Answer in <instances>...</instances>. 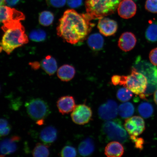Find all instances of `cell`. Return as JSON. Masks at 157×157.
I'll use <instances>...</instances> for the list:
<instances>
[{
  "instance_id": "cell-17",
  "label": "cell",
  "mask_w": 157,
  "mask_h": 157,
  "mask_svg": "<svg viewBox=\"0 0 157 157\" xmlns=\"http://www.w3.org/2000/svg\"><path fill=\"white\" fill-rule=\"evenodd\" d=\"M58 131L52 126L45 127L41 131L39 134V139L43 144L49 147L56 140Z\"/></svg>"
},
{
  "instance_id": "cell-8",
  "label": "cell",
  "mask_w": 157,
  "mask_h": 157,
  "mask_svg": "<svg viewBox=\"0 0 157 157\" xmlns=\"http://www.w3.org/2000/svg\"><path fill=\"white\" fill-rule=\"evenodd\" d=\"M93 115L91 108L85 104L76 106L71 114L73 122L77 124L84 125L91 120Z\"/></svg>"
},
{
  "instance_id": "cell-11",
  "label": "cell",
  "mask_w": 157,
  "mask_h": 157,
  "mask_svg": "<svg viewBox=\"0 0 157 157\" xmlns=\"http://www.w3.org/2000/svg\"><path fill=\"white\" fill-rule=\"evenodd\" d=\"M118 109L116 102L113 100H108L99 108L98 113L100 117L105 120H110L117 117Z\"/></svg>"
},
{
  "instance_id": "cell-4",
  "label": "cell",
  "mask_w": 157,
  "mask_h": 157,
  "mask_svg": "<svg viewBox=\"0 0 157 157\" xmlns=\"http://www.w3.org/2000/svg\"><path fill=\"white\" fill-rule=\"evenodd\" d=\"M121 0H86L87 14L92 20L100 19L113 14Z\"/></svg>"
},
{
  "instance_id": "cell-34",
  "label": "cell",
  "mask_w": 157,
  "mask_h": 157,
  "mask_svg": "<svg viewBox=\"0 0 157 157\" xmlns=\"http://www.w3.org/2000/svg\"><path fill=\"white\" fill-rule=\"evenodd\" d=\"M130 139L135 143V147L136 148L142 150L144 140L142 138H138L137 136H130Z\"/></svg>"
},
{
  "instance_id": "cell-20",
  "label": "cell",
  "mask_w": 157,
  "mask_h": 157,
  "mask_svg": "<svg viewBox=\"0 0 157 157\" xmlns=\"http://www.w3.org/2000/svg\"><path fill=\"white\" fill-rule=\"evenodd\" d=\"M41 66L43 69L50 76L53 75L57 70L56 61L51 56H47L42 60Z\"/></svg>"
},
{
  "instance_id": "cell-39",
  "label": "cell",
  "mask_w": 157,
  "mask_h": 157,
  "mask_svg": "<svg viewBox=\"0 0 157 157\" xmlns=\"http://www.w3.org/2000/svg\"><path fill=\"white\" fill-rule=\"evenodd\" d=\"M154 99L156 105H157V90L155 92L154 94Z\"/></svg>"
},
{
  "instance_id": "cell-6",
  "label": "cell",
  "mask_w": 157,
  "mask_h": 157,
  "mask_svg": "<svg viewBox=\"0 0 157 157\" xmlns=\"http://www.w3.org/2000/svg\"><path fill=\"white\" fill-rule=\"evenodd\" d=\"M102 133L107 141H117L124 143L128 141V135L121 121L117 119L107 121L102 127Z\"/></svg>"
},
{
  "instance_id": "cell-18",
  "label": "cell",
  "mask_w": 157,
  "mask_h": 157,
  "mask_svg": "<svg viewBox=\"0 0 157 157\" xmlns=\"http://www.w3.org/2000/svg\"><path fill=\"white\" fill-rule=\"evenodd\" d=\"M105 154L109 157H120L124 152V148L122 145L117 141L109 143L105 149Z\"/></svg>"
},
{
  "instance_id": "cell-5",
  "label": "cell",
  "mask_w": 157,
  "mask_h": 157,
  "mask_svg": "<svg viewBox=\"0 0 157 157\" xmlns=\"http://www.w3.org/2000/svg\"><path fill=\"white\" fill-rule=\"evenodd\" d=\"M25 106L27 114L37 124H44V120L50 113V107L46 102L40 98H33L27 101Z\"/></svg>"
},
{
  "instance_id": "cell-30",
  "label": "cell",
  "mask_w": 157,
  "mask_h": 157,
  "mask_svg": "<svg viewBox=\"0 0 157 157\" xmlns=\"http://www.w3.org/2000/svg\"><path fill=\"white\" fill-rule=\"evenodd\" d=\"M11 130V125L7 120L0 118V137L7 136Z\"/></svg>"
},
{
  "instance_id": "cell-16",
  "label": "cell",
  "mask_w": 157,
  "mask_h": 157,
  "mask_svg": "<svg viewBox=\"0 0 157 157\" xmlns=\"http://www.w3.org/2000/svg\"><path fill=\"white\" fill-rule=\"evenodd\" d=\"M76 106L75 101L72 96H63L59 98L57 101L58 110L63 115L71 112Z\"/></svg>"
},
{
  "instance_id": "cell-32",
  "label": "cell",
  "mask_w": 157,
  "mask_h": 157,
  "mask_svg": "<svg viewBox=\"0 0 157 157\" xmlns=\"http://www.w3.org/2000/svg\"><path fill=\"white\" fill-rule=\"evenodd\" d=\"M145 7L150 12L157 13V0H146Z\"/></svg>"
},
{
  "instance_id": "cell-31",
  "label": "cell",
  "mask_w": 157,
  "mask_h": 157,
  "mask_svg": "<svg viewBox=\"0 0 157 157\" xmlns=\"http://www.w3.org/2000/svg\"><path fill=\"white\" fill-rule=\"evenodd\" d=\"M60 155L63 157H75L76 156L77 152L74 147L66 146L61 151Z\"/></svg>"
},
{
  "instance_id": "cell-36",
  "label": "cell",
  "mask_w": 157,
  "mask_h": 157,
  "mask_svg": "<svg viewBox=\"0 0 157 157\" xmlns=\"http://www.w3.org/2000/svg\"><path fill=\"white\" fill-rule=\"evenodd\" d=\"M67 5L71 8H76L82 5L83 0H67Z\"/></svg>"
},
{
  "instance_id": "cell-22",
  "label": "cell",
  "mask_w": 157,
  "mask_h": 157,
  "mask_svg": "<svg viewBox=\"0 0 157 157\" xmlns=\"http://www.w3.org/2000/svg\"><path fill=\"white\" fill-rule=\"evenodd\" d=\"M88 46L94 51L101 50L103 48L104 40L101 34L95 33L91 35L88 37L87 40Z\"/></svg>"
},
{
  "instance_id": "cell-7",
  "label": "cell",
  "mask_w": 157,
  "mask_h": 157,
  "mask_svg": "<svg viewBox=\"0 0 157 157\" xmlns=\"http://www.w3.org/2000/svg\"><path fill=\"white\" fill-rule=\"evenodd\" d=\"M133 67L144 74L148 80V86L145 93L148 95L152 93L157 88V68L155 66L141 60L139 57L135 61Z\"/></svg>"
},
{
  "instance_id": "cell-14",
  "label": "cell",
  "mask_w": 157,
  "mask_h": 157,
  "mask_svg": "<svg viewBox=\"0 0 157 157\" xmlns=\"http://www.w3.org/2000/svg\"><path fill=\"white\" fill-rule=\"evenodd\" d=\"M20 140V137L14 135L1 141L0 142V154L4 156L14 153L17 149V143Z\"/></svg>"
},
{
  "instance_id": "cell-21",
  "label": "cell",
  "mask_w": 157,
  "mask_h": 157,
  "mask_svg": "<svg viewBox=\"0 0 157 157\" xmlns=\"http://www.w3.org/2000/svg\"><path fill=\"white\" fill-rule=\"evenodd\" d=\"M95 149L93 139L88 137L80 143L78 147V152L82 156H88L93 154Z\"/></svg>"
},
{
  "instance_id": "cell-10",
  "label": "cell",
  "mask_w": 157,
  "mask_h": 157,
  "mask_svg": "<svg viewBox=\"0 0 157 157\" xmlns=\"http://www.w3.org/2000/svg\"><path fill=\"white\" fill-rule=\"evenodd\" d=\"M25 19V15L21 12L7 6L0 5V22L21 21Z\"/></svg>"
},
{
  "instance_id": "cell-35",
  "label": "cell",
  "mask_w": 157,
  "mask_h": 157,
  "mask_svg": "<svg viewBox=\"0 0 157 157\" xmlns=\"http://www.w3.org/2000/svg\"><path fill=\"white\" fill-rule=\"evenodd\" d=\"M149 59L152 64L157 66V48L153 49L149 54Z\"/></svg>"
},
{
  "instance_id": "cell-1",
  "label": "cell",
  "mask_w": 157,
  "mask_h": 157,
  "mask_svg": "<svg viewBox=\"0 0 157 157\" xmlns=\"http://www.w3.org/2000/svg\"><path fill=\"white\" fill-rule=\"evenodd\" d=\"M86 14H80L73 9L67 10L59 21L57 35L64 41L75 44L86 39L93 25Z\"/></svg>"
},
{
  "instance_id": "cell-40",
  "label": "cell",
  "mask_w": 157,
  "mask_h": 157,
  "mask_svg": "<svg viewBox=\"0 0 157 157\" xmlns=\"http://www.w3.org/2000/svg\"><path fill=\"white\" fill-rule=\"evenodd\" d=\"M5 4V0H0V5H4Z\"/></svg>"
},
{
  "instance_id": "cell-2",
  "label": "cell",
  "mask_w": 157,
  "mask_h": 157,
  "mask_svg": "<svg viewBox=\"0 0 157 157\" xmlns=\"http://www.w3.org/2000/svg\"><path fill=\"white\" fill-rule=\"evenodd\" d=\"M111 82L115 86H123L136 95H140L142 99H145L146 92L148 86V80L144 74L132 68L131 74L128 76L113 75Z\"/></svg>"
},
{
  "instance_id": "cell-37",
  "label": "cell",
  "mask_w": 157,
  "mask_h": 157,
  "mask_svg": "<svg viewBox=\"0 0 157 157\" xmlns=\"http://www.w3.org/2000/svg\"><path fill=\"white\" fill-rule=\"evenodd\" d=\"M20 0H5L6 4L9 6H13L17 4Z\"/></svg>"
},
{
  "instance_id": "cell-33",
  "label": "cell",
  "mask_w": 157,
  "mask_h": 157,
  "mask_svg": "<svg viewBox=\"0 0 157 157\" xmlns=\"http://www.w3.org/2000/svg\"><path fill=\"white\" fill-rule=\"evenodd\" d=\"M47 4L56 8H60L65 5L66 0H46Z\"/></svg>"
},
{
  "instance_id": "cell-13",
  "label": "cell",
  "mask_w": 157,
  "mask_h": 157,
  "mask_svg": "<svg viewBox=\"0 0 157 157\" xmlns=\"http://www.w3.org/2000/svg\"><path fill=\"white\" fill-rule=\"evenodd\" d=\"M98 28L102 34L106 36H109L117 32L118 25L114 20L103 17L99 19Z\"/></svg>"
},
{
  "instance_id": "cell-28",
  "label": "cell",
  "mask_w": 157,
  "mask_h": 157,
  "mask_svg": "<svg viewBox=\"0 0 157 157\" xmlns=\"http://www.w3.org/2000/svg\"><path fill=\"white\" fill-rule=\"evenodd\" d=\"M29 38L31 40L34 42H42L46 40L47 34L46 32L42 29H35L29 33Z\"/></svg>"
},
{
  "instance_id": "cell-38",
  "label": "cell",
  "mask_w": 157,
  "mask_h": 157,
  "mask_svg": "<svg viewBox=\"0 0 157 157\" xmlns=\"http://www.w3.org/2000/svg\"><path fill=\"white\" fill-rule=\"evenodd\" d=\"M31 67L34 70L38 69L40 67V65L38 62H35L34 63H32L31 64H30Z\"/></svg>"
},
{
  "instance_id": "cell-15",
  "label": "cell",
  "mask_w": 157,
  "mask_h": 157,
  "mask_svg": "<svg viewBox=\"0 0 157 157\" xmlns=\"http://www.w3.org/2000/svg\"><path fill=\"white\" fill-rule=\"evenodd\" d=\"M137 39L133 33L127 32L123 33L119 39L118 45L120 48L124 52H129L134 48Z\"/></svg>"
},
{
  "instance_id": "cell-25",
  "label": "cell",
  "mask_w": 157,
  "mask_h": 157,
  "mask_svg": "<svg viewBox=\"0 0 157 157\" xmlns=\"http://www.w3.org/2000/svg\"><path fill=\"white\" fill-rule=\"evenodd\" d=\"M53 13L50 11H44L39 14V21L41 25L48 26L52 24L54 21Z\"/></svg>"
},
{
  "instance_id": "cell-41",
  "label": "cell",
  "mask_w": 157,
  "mask_h": 157,
  "mask_svg": "<svg viewBox=\"0 0 157 157\" xmlns=\"http://www.w3.org/2000/svg\"><path fill=\"white\" fill-rule=\"evenodd\" d=\"M0 91H1V88H0Z\"/></svg>"
},
{
  "instance_id": "cell-3",
  "label": "cell",
  "mask_w": 157,
  "mask_h": 157,
  "mask_svg": "<svg viewBox=\"0 0 157 157\" xmlns=\"http://www.w3.org/2000/svg\"><path fill=\"white\" fill-rule=\"evenodd\" d=\"M4 32V34L0 42V50L10 54L16 48L27 44L28 37L25 29L21 22L10 27Z\"/></svg>"
},
{
  "instance_id": "cell-24",
  "label": "cell",
  "mask_w": 157,
  "mask_h": 157,
  "mask_svg": "<svg viewBox=\"0 0 157 157\" xmlns=\"http://www.w3.org/2000/svg\"><path fill=\"white\" fill-rule=\"evenodd\" d=\"M135 108L132 103L125 102L119 106L118 112L120 116L123 118L130 117L134 113Z\"/></svg>"
},
{
  "instance_id": "cell-29",
  "label": "cell",
  "mask_w": 157,
  "mask_h": 157,
  "mask_svg": "<svg viewBox=\"0 0 157 157\" xmlns=\"http://www.w3.org/2000/svg\"><path fill=\"white\" fill-rule=\"evenodd\" d=\"M133 96L132 92L126 87L119 89L117 93V97L120 101L125 102L129 101Z\"/></svg>"
},
{
  "instance_id": "cell-23",
  "label": "cell",
  "mask_w": 157,
  "mask_h": 157,
  "mask_svg": "<svg viewBox=\"0 0 157 157\" xmlns=\"http://www.w3.org/2000/svg\"><path fill=\"white\" fill-rule=\"evenodd\" d=\"M145 33V36L150 42H157V21H150Z\"/></svg>"
},
{
  "instance_id": "cell-9",
  "label": "cell",
  "mask_w": 157,
  "mask_h": 157,
  "mask_svg": "<svg viewBox=\"0 0 157 157\" xmlns=\"http://www.w3.org/2000/svg\"><path fill=\"white\" fill-rule=\"evenodd\" d=\"M124 127L130 136H137L144 130L145 123L142 117L135 116L125 121Z\"/></svg>"
},
{
  "instance_id": "cell-12",
  "label": "cell",
  "mask_w": 157,
  "mask_h": 157,
  "mask_svg": "<svg viewBox=\"0 0 157 157\" xmlns=\"http://www.w3.org/2000/svg\"><path fill=\"white\" fill-rule=\"evenodd\" d=\"M137 6L132 0H123L117 8L120 16L125 19H129L134 17L136 13Z\"/></svg>"
},
{
  "instance_id": "cell-19",
  "label": "cell",
  "mask_w": 157,
  "mask_h": 157,
  "mask_svg": "<svg viewBox=\"0 0 157 157\" xmlns=\"http://www.w3.org/2000/svg\"><path fill=\"white\" fill-rule=\"evenodd\" d=\"M76 73L75 69L68 64H64L58 69L57 76L62 81L68 82L74 77Z\"/></svg>"
},
{
  "instance_id": "cell-42",
  "label": "cell",
  "mask_w": 157,
  "mask_h": 157,
  "mask_svg": "<svg viewBox=\"0 0 157 157\" xmlns=\"http://www.w3.org/2000/svg\"><path fill=\"white\" fill-rule=\"evenodd\" d=\"M135 1H136V0H135Z\"/></svg>"
},
{
  "instance_id": "cell-26",
  "label": "cell",
  "mask_w": 157,
  "mask_h": 157,
  "mask_svg": "<svg viewBox=\"0 0 157 157\" xmlns=\"http://www.w3.org/2000/svg\"><path fill=\"white\" fill-rule=\"evenodd\" d=\"M50 154L48 146L41 143H37L32 152L33 156L36 157H48Z\"/></svg>"
},
{
  "instance_id": "cell-27",
  "label": "cell",
  "mask_w": 157,
  "mask_h": 157,
  "mask_svg": "<svg viewBox=\"0 0 157 157\" xmlns=\"http://www.w3.org/2000/svg\"><path fill=\"white\" fill-rule=\"evenodd\" d=\"M138 111L141 116L144 118H148L153 114L154 109L150 103L144 102L139 105Z\"/></svg>"
}]
</instances>
